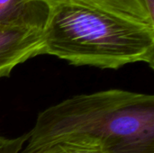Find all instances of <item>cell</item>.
I'll return each instance as SVG.
<instances>
[{
  "instance_id": "6da1fadb",
  "label": "cell",
  "mask_w": 154,
  "mask_h": 153,
  "mask_svg": "<svg viewBox=\"0 0 154 153\" xmlns=\"http://www.w3.org/2000/svg\"><path fill=\"white\" fill-rule=\"evenodd\" d=\"M60 142L105 153H154V96L123 89L76 95L39 113L20 153Z\"/></svg>"
},
{
  "instance_id": "7a4b0ae2",
  "label": "cell",
  "mask_w": 154,
  "mask_h": 153,
  "mask_svg": "<svg viewBox=\"0 0 154 153\" xmlns=\"http://www.w3.org/2000/svg\"><path fill=\"white\" fill-rule=\"evenodd\" d=\"M42 54L74 66L117 69L135 62L154 66V26L91 3L50 5Z\"/></svg>"
},
{
  "instance_id": "3957f363",
  "label": "cell",
  "mask_w": 154,
  "mask_h": 153,
  "mask_svg": "<svg viewBox=\"0 0 154 153\" xmlns=\"http://www.w3.org/2000/svg\"><path fill=\"white\" fill-rule=\"evenodd\" d=\"M42 30L0 24V78L9 77L15 67L42 55Z\"/></svg>"
},
{
  "instance_id": "277c9868",
  "label": "cell",
  "mask_w": 154,
  "mask_h": 153,
  "mask_svg": "<svg viewBox=\"0 0 154 153\" xmlns=\"http://www.w3.org/2000/svg\"><path fill=\"white\" fill-rule=\"evenodd\" d=\"M50 6L40 0H0V24L43 29Z\"/></svg>"
},
{
  "instance_id": "5b68a950",
  "label": "cell",
  "mask_w": 154,
  "mask_h": 153,
  "mask_svg": "<svg viewBox=\"0 0 154 153\" xmlns=\"http://www.w3.org/2000/svg\"><path fill=\"white\" fill-rule=\"evenodd\" d=\"M47 5H52L62 1H79L101 5L116 12L126 14L139 21L144 22L154 26V20L152 19L142 0H40Z\"/></svg>"
},
{
  "instance_id": "8992f818",
  "label": "cell",
  "mask_w": 154,
  "mask_h": 153,
  "mask_svg": "<svg viewBox=\"0 0 154 153\" xmlns=\"http://www.w3.org/2000/svg\"><path fill=\"white\" fill-rule=\"evenodd\" d=\"M42 153H105L101 149L71 142H60L52 145Z\"/></svg>"
},
{
  "instance_id": "52a82bcc",
  "label": "cell",
  "mask_w": 154,
  "mask_h": 153,
  "mask_svg": "<svg viewBox=\"0 0 154 153\" xmlns=\"http://www.w3.org/2000/svg\"><path fill=\"white\" fill-rule=\"evenodd\" d=\"M28 139V133L15 138L0 135V153H20Z\"/></svg>"
},
{
  "instance_id": "ba28073f",
  "label": "cell",
  "mask_w": 154,
  "mask_h": 153,
  "mask_svg": "<svg viewBox=\"0 0 154 153\" xmlns=\"http://www.w3.org/2000/svg\"><path fill=\"white\" fill-rule=\"evenodd\" d=\"M150 17L154 20V0H142Z\"/></svg>"
}]
</instances>
